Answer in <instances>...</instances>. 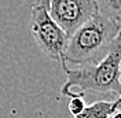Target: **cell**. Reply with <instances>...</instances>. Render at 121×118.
Masks as SVG:
<instances>
[{
  "label": "cell",
  "mask_w": 121,
  "mask_h": 118,
  "mask_svg": "<svg viewBox=\"0 0 121 118\" xmlns=\"http://www.w3.org/2000/svg\"><path fill=\"white\" fill-rule=\"evenodd\" d=\"M117 37H120V19L98 13L69 37L63 51L65 66L81 67L99 63Z\"/></svg>",
  "instance_id": "6da1fadb"
},
{
  "label": "cell",
  "mask_w": 121,
  "mask_h": 118,
  "mask_svg": "<svg viewBox=\"0 0 121 118\" xmlns=\"http://www.w3.org/2000/svg\"><path fill=\"white\" fill-rule=\"evenodd\" d=\"M120 37L114 40L109 54L96 65L76 69L65 67L66 81L60 93L68 97H84L87 93H114L120 97Z\"/></svg>",
  "instance_id": "7a4b0ae2"
},
{
  "label": "cell",
  "mask_w": 121,
  "mask_h": 118,
  "mask_svg": "<svg viewBox=\"0 0 121 118\" xmlns=\"http://www.w3.org/2000/svg\"><path fill=\"white\" fill-rule=\"evenodd\" d=\"M30 32L39 48L50 59L63 63V51L68 45V36L56 23L51 19L45 7H32L30 13Z\"/></svg>",
  "instance_id": "3957f363"
},
{
  "label": "cell",
  "mask_w": 121,
  "mask_h": 118,
  "mask_svg": "<svg viewBox=\"0 0 121 118\" xmlns=\"http://www.w3.org/2000/svg\"><path fill=\"white\" fill-rule=\"evenodd\" d=\"M48 14L68 38L81 25L99 13L95 0H50Z\"/></svg>",
  "instance_id": "277c9868"
},
{
  "label": "cell",
  "mask_w": 121,
  "mask_h": 118,
  "mask_svg": "<svg viewBox=\"0 0 121 118\" xmlns=\"http://www.w3.org/2000/svg\"><path fill=\"white\" fill-rule=\"evenodd\" d=\"M120 97H116L110 102L98 100L90 106H85V109L74 118H110L114 111L120 110Z\"/></svg>",
  "instance_id": "5b68a950"
},
{
  "label": "cell",
  "mask_w": 121,
  "mask_h": 118,
  "mask_svg": "<svg viewBox=\"0 0 121 118\" xmlns=\"http://www.w3.org/2000/svg\"><path fill=\"white\" fill-rule=\"evenodd\" d=\"M99 6V13L120 19V0H95Z\"/></svg>",
  "instance_id": "8992f818"
},
{
  "label": "cell",
  "mask_w": 121,
  "mask_h": 118,
  "mask_svg": "<svg viewBox=\"0 0 121 118\" xmlns=\"http://www.w3.org/2000/svg\"><path fill=\"white\" fill-rule=\"evenodd\" d=\"M84 109H85L84 97H70V102H69V113L73 117H76L77 114H80Z\"/></svg>",
  "instance_id": "52a82bcc"
},
{
  "label": "cell",
  "mask_w": 121,
  "mask_h": 118,
  "mask_svg": "<svg viewBox=\"0 0 121 118\" xmlns=\"http://www.w3.org/2000/svg\"><path fill=\"white\" fill-rule=\"evenodd\" d=\"M48 3H50V0H36L35 3H33V7H48Z\"/></svg>",
  "instance_id": "ba28073f"
},
{
  "label": "cell",
  "mask_w": 121,
  "mask_h": 118,
  "mask_svg": "<svg viewBox=\"0 0 121 118\" xmlns=\"http://www.w3.org/2000/svg\"><path fill=\"white\" fill-rule=\"evenodd\" d=\"M120 117H121V109L120 110H117V111H114L110 118H120Z\"/></svg>",
  "instance_id": "9c48e42d"
}]
</instances>
